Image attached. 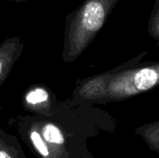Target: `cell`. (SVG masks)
<instances>
[{"label": "cell", "mask_w": 159, "mask_h": 158, "mask_svg": "<svg viewBox=\"0 0 159 158\" xmlns=\"http://www.w3.org/2000/svg\"><path fill=\"white\" fill-rule=\"evenodd\" d=\"M148 34L159 44V0H155L148 20Z\"/></svg>", "instance_id": "obj_8"}, {"label": "cell", "mask_w": 159, "mask_h": 158, "mask_svg": "<svg viewBox=\"0 0 159 158\" xmlns=\"http://www.w3.org/2000/svg\"><path fill=\"white\" fill-rule=\"evenodd\" d=\"M36 127L44 141L52 150L55 158H68L66 137L59 126L50 121H44L38 123Z\"/></svg>", "instance_id": "obj_5"}, {"label": "cell", "mask_w": 159, "mask_h": 158, "mask_svg": "<svg viewBox=\"0 0 159 158\" xmlns=\"http://www.w3.org/2000/svg\"><path fill=\"white\" fill-rule=\"evenodd\" d=\"M119 0H85L65 19L61 60L75 61L102 30Z\"/></svg>", "instance_id": "obj_2"}, {"label": "cell", "mask_w": 159, "mask_h": 158, "mask_svg": "<svg viewBox=\"0 0 159 158\" xmlns=\"http://www.w3.org/2000/svg\"><path fill=\"white\" fill-rule=\"evenodd\" d=\"M10 2H13V3H16V4H19V3H22V2H26L28 0H9Z\"/></svg>", "instance_id": "obj_10"}, {"label": "cell", "mask_w": 159, "mask_h": 158, "mask_svg": "<svg viewBox=\"0 0 159 158\" xmlns=\"http://www.w3.org/2000/svg\"><path fill=\"white\" fill-rule=\"evenodd\" d=\"M0 158H18L17 155L12 148L8 147L7 144L0 139Z\"/></svg>", "instance_id": "obj_9"}, {"label": "cell", "mask_w": 159, "mask_h": 158, "mask_svg": "<svg viewBox=\"0 0 159 158\" xmlns=\"http://www.w3.org/2000/svg\"><path fill=\"white\" fill-rule=\"evenodd\" d=\"M23 47L20 36L7 38L0 44V86L8 77L14 64L22 53Z\"/></svg>", "instance_id": "obj_4"}, {"label": "cell", "mask_w": 159, "mask_h": 158, "mask_svg": "<svg viewBox=\"0 0 159 158\" xmlns=\"http://www.w3.org/2000/svg\"><path fill=\"white\" fill-rule=\"evenodd\" d=\"M28 140L30 141L32 146L36 151V153L42 158H55V156L49 146L42 138L36 125L31 127L28 131Z\"/></svg>", "instance_id": "obj_7"}, {"label": "cell", "mask_w": 159, "mask_h": 158, "mask_svg": "<svg viewBox=\"0 0 159 158\" xmlns=\"http://www.w3.org/2000/svg\"><path fill=\"white\" fill-rule=\"evenodd\" d=\"M149 50L106 72L82 80L74 91L79 102L104 105L134 98L159 86V61L142 62Z\"/></svg>", "instance_id": "obj_1"}, {"label": "cell", "mask_w": 159, "mask_h": 158, "mask_svg": "<svg viewBox=\"0 0 159 158\" xmlns=\"http://www.w3.org/2000/svg\"><path fill=\"white\" fill-rule=\"evenodd\" d=\"M134 133L144 141L150 151L159 155V120L136 128Z\"/></svg>", "instance_id": "obj_6"}, {"label": "cell", "mask_w": 159, "mask_h": 158, "mask_svg": "<svg viewBox=\"0 0 159 158\" xmlns=\"http://www.w3.org/2000/svg\"><path fill=\"white\" fill-rule=\"evenodd\" d=\"M53 93L45 86L34 85L27 89L22 99L23 107L34 114L52 115Z\"/></svg>", "instance_id": "obj_3"}]
</instances>
